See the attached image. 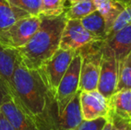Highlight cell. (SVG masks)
<instances>
[{"instance_id":"ffe728a7","label":"cell","mask_w":131,"mask_h":130,"mask_svg":"<svg viewBox=\"0 0 131 130\" xmlns=\"http://www.w3.org/2000/svg\"><path fill=\"white\" fill-rule=\"evenodd\" d=\"M66 11L65 0H42L39 16L57 17Z\"/></svg>"},{"instance_id":"cb8c5ba5","label":"cell","mask_w":131,"mask_h":130,"mask_svg":"<svg viewBox=\"0 0 131 130\" xmlns=\"http://www.w3.org/2000/svg\"><path fill=\"white\" fill-rule=\"evenodd\" d=\"M0 130H15L1 111H0Z\"/></svg>"},{"instance_id":"d6986e66","label":"cell","mask_w":131,"mask_h":130,"mask_svg":"<svg viewBox=\"0 0 131 130\" xmlns=\"http://www.w3.org/2000/svg\"><path fill=\"white\" fill-rule=\"evenodd\" d=\"M131 89V52L119 62L116 92Z\"/></svg>"},{"instance_id":"603a6c76","label":"cell","mask_w":131,"mask_h":130,"mask_svg":"<svg viewBox=\"0 0 131 130\" xmlns=\"http://www.w3.org/2000/svg\"><path fill=\"white\" fill-rule=\"evenodd\" d=\"M110 120L112 123V130H128L129 124L128 122L121 120V118L115 116V115L110 114Z\"/></svg>"},{"instance_id":"7c38bea8","label":"cell","mask_w":131,"mask_h":130,"mask_svg":"<svg viewBox=\"0 0 131 130\" xmlns=\"http://www.w3.org/2000/svg\"><path fill=\"white\" fill-rule=\"evenodd\" d=\"M103 45L113 53L118 63L121 61L131 52V24L104 39Z\"/></svg>"},{"instance_id":"277c9868","label":"cell","mask_w":131,"mask_h":130,"mask_svg":"<svg viewBox=\"0 0 131 130\" xmlns=\"http://www.w3.org/2000/svg\"><path fill=\"white\" fill-rule=\"evenodd\" d=\"M40 23L39 15H29L18 20L0 32V45L10 50L21 48L38 30Z\"/></svg>"},{"instance_id":"484cf974","label":"cell","mask_w":131,"mask_h":130,"mask_svg":"<svg viewBox=\"0 0 131 130\" xmlns=\"http://www.w3.org/2000/svg\"><path fill=\"white\" fill-rule=\"evenodd\" d=\"M66 2H68V3L70 4V5H73V4L77 3V2H79V1H82V0H65Z\"/></svg>"},{"instance_id":"5bb4252c","label":"cell","mask_w":131,"mask_h":130,"mask_svg":"<svg viewBox=\"0 0 131 130\" xmlns=\"http://www.w3.org/2000/svg\"><path fill=\"white\" fill-rule=\"evenodd\" d=\"M93 1L96 6V10L104 18L106 25V30L108 33L116 18L124 10L125 5L121 0H93Z\"/></svg>"},{"instance_id":"8fae6325","label":"cell","mask_w":131,"mask_h":130,"mask_svg":"<svg viewBox=\"0 0 131 130\" xmlns=\"http://www.w3.org/2000/svg\"><path fill=\"white\" fill-rule=\"evenodd\" d=\"M79 96L80 91L79 90L62 112L56 116L55 130H74L83 121Z\"/></svg>"},{"instance_id":"4316f807","label":"cell","mask_w":131,"mask_h":130,"mask_svg":"<svg viewBox=\"0 0 131 130\" xmlns=\"http://www.w3.org/2000/svg\"><path fill=\"white\" fill-rule=\"evenodd\" d=\"M128 130H131V123L129 124V127H128Z\"/></svg>"},{"instance_id":"44dd1931","label":"cell","mask_w":131,"mask_h":130,"mask_svg":"<svg viewBox=\"0 0 131 130\" xmlns=\"http://www.w3.org/2000/svg\"><path fill=\"white\" fill-rule=\"evenodd\" d=\"M7 2L29 15H39L42 0H7Z\"/></svg>"},{"instance_id":"e0dca14e","label":"cell","mask_w":131,"mask_h":130,"mask_svg":"<svg viewBox=\"0 0 131 130\" xmlns=\"http://www.w3.org/2000/svg\"><path fill=\"white\" fill-rule=\"evenodd\" d=\"M29 14L12 6L7 0H0V32L5 30L16 21L29 16Z\"/></svg>"},{"instance_id":"6da1fadb","label":"cell","mask_w":131,"mask_h":130,"mask_svg":"<svg viewBox=\"0 0 131 130\" xmlns=\"http://www.w3.org/2000/svg\"><path fill=\"white\" fill-rule=\"evenodd\" d=\"M11 91L40 130H55L56 103L38 70L27 69L18 61L13 73Z\"/></svg>"},{"instance_id":"d4e9b609","label":"cell","mask_w":131,"mask_h":130,"mask_svg":"<svg viewBox=\"0 0 131 130\" xmlns=\"http://www.w3.org/2000/svg\"><path fill=\"white\" fill-rule=\"evenodd\" d=\"M112 120H109L108 121L106 122V124L104 125V127H103L102 130H112Z\"/></svg>"},{"instance_id":"9c48e42d","label":"cell","mask_w":131,"mask_h":130,"mask_svg":"<svg viewBox=\"0 0 131 130\" xmlns=\"http://www.w3.org/2000/svg\"><path fill=\"white\" fill-rule=\"evenodd\" d=\"M100 41L93 37L81 24L80 20H67L61 37L59 49L77 52L83 46Z\"/></svg>"},{"instance_id":"4fadbf2b","label":"cell","mask_w":131,"mask_h":130,"mask_svg":"<svg viewBox=\"0 0 131 130\" xmlns=\"http://www.w3.org/2000/svg\"><path fill=\"white\" fill-rule=\"evenodd\" d=\"M110 114L131 123V89L116 92L108 99Z\"/></svg>"},{"instance_id":"9a60e30c","label":"cell","mask_w":131,"mask_h":130,"mask_svg":"<svg viewBox=\"0 0 131 130\" xmlns=\"http://www.w3.org/2000/svg\"><path fill=\"white\" fill-rule=\"evenodd\" d=\"M18 61L15 50L5 49L0 45V78L9 86L10 89L13 73Z\"/></svg>"},{"instance_id":"8992f818","label":"cell","mask_w":131,"mask_h":130,"mask_svg":"<svg viewBox=\"0 0 131 130\" xmlns=\"http://www.w3.org/2000/svg\"><path fill=\"white\" fill-rule=\"evenodd\" d=\"M81 62V56L77 53L59 83L54 96L57 115L62 112L64 108L78 93Z\"/></svg>"},{"instance_id":"52a82bcc","label":"cell","mask_w":131,"mask_h":130,"mask_svg":"<svg viewBox=\"0 0 131 130\" xmlns=\"http://www.w3.org/2000/svg\"><path fill=\"white\" fill-rule=\"evenodd\" d=\"M118 66L113 53L103 45V55L100 63V73L96 90L109 99L115 93L118 82Z\"/></svg>"},{"instance_id":"2e32d148","label":"cell","mask_w":131,"mask_h":130,"mask_svg":"<svg viewBox=\"0 0 131 130\" xmlns=\"http://www.w3.org/2000/svg\"><path fill=\"white\" fill-rule=\"evenodd\" d=\"M81 24L90 34L100 41H104L106 38L107 30L105 21L98 11H95L80 20Z\"/></svg>"},{"instance_id":"30bf717a","label":"cell","mask_w":131,"mask_h":130,"mask_svg":"<svg viewBox=\"0 0 131 130\" xmlns=\"http://www.w3.org/2000/svg\"><path fill=\"white\" fill-rule=\"evenodd\" d=\"M79 100L83 120H93L98 118L110 120L108 99L97 90L80 92Z\"/></svg>"},{"instance_id":"7402d4cb","label":"cell","mask_w":131,"mask_h":130,"mask_svg":"<svg viewBox=\"0 0 131 130\" xmlns=\"http://www.w3.org/2000/svg\"><path fill=\"white\" fill-rule=\"evenodd\" d=\"M108 120L98 118L93 120H83L81 124L74 130H102Z\"/></svg>"},{"instance_id":"ac0fdd59","label":"cell","mask_w":131,"mask_h":130,"mask_svg":"<svg viewBox=\"0 0 131 130\" xmlns=\"http://www.w3.org/2000/svg\"><path fill=\"white\" fill-rule=\"evenodd\" d=\"M96 11V6L93 0H82L71 5L65 11L67 20H81Z\"/></svg>"},{"instance_id":"7a4b0ae2","label":"cell","mask_w":131,"mask_h":130,"mask_svg":"<svg viewBox=\"0 0 131 130\" xmlns=\"http://www.w3.org/2000/svg\"><path fill=\"white\" fill-rule=\"evenodd\" d=\"M41 17V23L26 45L15 50L18 59L25 68L38 69L56 53L67 19L65 14L57 17Z\"/></svg>"},{"instance_id":"5b68a950","label":"cell","mask_w":131,"mask_h":130,"mask_svg":"<svg viewBox=\"0 0 131 130\" xmlns=\"http://www.w3.org/2000/svg\"><path fill=\"white\" fill-rule=\"evenodd\" d=\"M76 54L77 52L75 51L58 49L50 59L47 60L39 69H37L53 98L61 79Z\"/></svg>"},{"instance_id":"3957f363","label":"cell","mask_w":131,"mask_h":130,"mask_svg":"<svg viewBox=\"0 0 131 130\" xmlns=\"http://www.w3.org/2000/svg\"><path fill=\"white\" fill-rule=\"evenodd\" d=\"M77 53L81 56L79 90L80 92L97 89L103 55V41H95L83 46Z\"/></svg>"},{"instance_id":"ba28073f","label":"cell","mask_w":131,"mask_h":130,"mask_svg":"<svg viewBox=\"0 0 131 130\" xmlns=\"http://www.w3.org/2000/svg\"><path fill=\"white\" fill-rule=\"evenodd\" d=\"M0 111L15 130H40L35 120L18 104L10 88L0 102Z\"/></svg>"}]
</instances>
